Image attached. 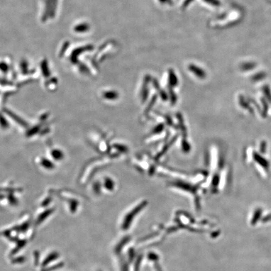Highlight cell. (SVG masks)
Segmentation results:
<instances>
[{
	"instance_id": "obj_1",
	"label": "cell",
	"mask_w": 271,
	"mask_h": 271,
	"mask_svg": "<svg viewBox=\"0 0 271 271\" xmlns=\"http://www.w3.org/2000/svg\"><path fill=\"white\" fill-rule=\"evenodd\" d=\"M247 160L252 163L263 176H267L271 168V162L266 155L259 153L257 149L249 148L247 151Z\"/></svg>"
},
{
	"instance_id": "obj_2",
	"label": "cell",
	"mask_w": 271,
	"mask_h": 271,
	"mask_svg": "<svg viewBox=\"0 0 271 271\" xmlns=\"http://www.w3.org/2000/svg\"><path fill=\"white\" fill-rule=\"evenodd\" d=\"M267 143L264 140L261 141L259 143V146H258V149H256L259 153H261V154L266 155V154L267 152Z\"/></svg>"
},
{
	"instance_id": "obj_4",
	"label": "cell",
	"mask_w": 271,
	"mask_h": 271,
	"mask_svg": "<svg viewBox=\"0 0 271 271\" xmlns=\"http://www.w3.org/2000/svg\"><path fill=\"white\" fill-rule=\"evenodd\" d=\"M261 213H262V210L261 209H257V210H255V212L254 214L253 218L252 219V224H254L257 222V220L260 218V215H261Z\"/></svg>"
},
{
	"instance_id": "obj_3",
	"label": "cell",
	"mask_w": 271,
	"mask_h": 271,
	"mask_svg": "<svg viewBox=\"0 0 271 271\" xmlns=\"http://www.w3.org/2000/svg\"><path fill=\"white\" fill-rule=\"evenodd\" d=\"M190 69L193 73H194L197 77H198L200 78H204L205 77V73L201 69H200L197 67L191 66L190 67Z\"/></svg>"
}]
</instances>
